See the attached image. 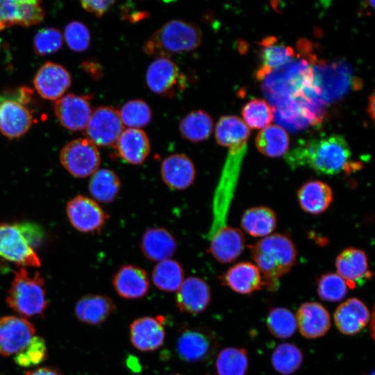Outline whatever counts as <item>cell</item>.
<instances>
[{
	"mask_svg": "<svg viewBox=\"0 0 375 375\" xmlns=\"http://www.w3.org/2000/svg\"><path fill=\"white\" fill-rule=\"evenodd\" d=\"M119 114L122 124L132 128L145 126L152 117L151 108L142 99L127 101L121 108Z\"/></svg>",
	"mask_w": 375,
	"mask_h": 375,
	"instance_id": "cell-40",
	"label": "cell"
},
{
	"mask_svg": "<svg viewBox=\"0 0 375 375\" xmlns=\"http://www.w3.org/2000/svg\"><path fill=\"white\" fill-rule=\"evenodd\" d=\"M251 257L263 276L269 290L279 287V278L290 271L297 262V249L289 237L274 233L249 247Z\"/></svg>",
	"mask_w": 375,
	"mask_h": 375,
	"instance_id": "cell-2",
	"label": "cell"
},
{
	"mask_svg": "<svg viewBox=\"0 0 375 375\" xmlns=\"http://www.w3.org/2000/svg\"><path fill=\"white\" fill-rule=\"evenodd\" d=\"M123 127L119 111L112 107L99 106L91 114L85 135L96 146L109 147L115 145Z\"/></svg>",
	"mask_w": 375,
	"mask_h": 375,
	"instance_id": "cell-11",
	"label": "cell"
},
{
	"mask_svg": "<svg viewBox=\"0 0 375 375\" xmlns=\"http://www.w3.org/2000/svg\"><path fill=\"white\" fill-rule=\"evenodd\" d=\"M266 324L269 332L281 339L290 338L297 328L295 316L289 309L283 307L270 308Z\"/></svg>",
	"mask_w": 375,
	"mask_h": 375,
	"instance_id": "cell-39",
	"label": "cell"
},
{
	"mask_svg": "<svg viewBox=\"0 0 375 375\" xmlns=\"http://www.w3.org/2000/svg\"><path fill=\"white\" fill-rule=\"evenodd\" d=\"M63 38L61 32L54 27L38 31L33 38V49L38 56H45L60 49Z\"/></svg>",
	"mask_w": 375,
	"mask_h": 375,
	"instance_id": "cell-44",
	"label": "cell"
},
{
	"mask_svg": "<svg viewBox=\"0 0 375 375\" xmlns=\"http://www.w3.org/2000/svg\"><path fill=\"white\" fill-rule=\"evenodd\" d=\"M32 94L30 88L22 87L14 94L0 95V132L6 138H19L30 129L33 116L24 105Z\"/></svg>",
	"mask_w": 375,
	"mask_h": 375,
	"instance_id": "cell-6",
	"label": "cell"
},
{
	"mask_svg": "<svg viewBox=\"0 0 375 375\" xmlns=\"http://www.w3.org/2000/svg\"><path fill=\"white\" fill-rule=\"evenodd\" d=\"M160 175L163 182L169 188L183 190L194 183L196 169L192 160L188 156L174 153L162 160Z\"/></svg>",
	"mask_w": 375,
	"mask_h": 375,
	"instance_id": "cell-19",
	"label": "cell"
},
{
	"mask_svg": "<svg viewBox=\"0 0 375 375\" xmlns=\"http://www.w3.org/2000/svg\"><path fill=\"white\" fill-rule=\"evenodd\" d=\"M26 10V0H0V31L13 25L22 26Z\"/></svg>",
	"mask_w": 375,
	"mask_h": 375,
	"instance_id": "cell-45",
	"label": "cell"
},
{
	"mask_svg": "<svg viewBox=\"0 0 375 375\" xmlns=\"http://www.w3.org/2000/svg\"><path fill=\"white\" fill-rule=\"evenodd\" d=\"M172 375H181V374H172Z\"/></svg>",
	"mask_w": 375,
	"mask_h": 375,
	"instance_id": "cell-52",
	"label": "cell"
},
{
	"mask_svg": "<svg viewBox=\"0 0 375 375\" xmlns=\"http://www.w3.org/2000/svg\"><path fill=\"white\" fill-rule=\"evenodd\" d=\"M295 318L300 333L307 339L322 337L331 328L328 311L317 302L302 303L297 311Z\"/></svg>",
	"mask_w": 375,
	"mask_h": 375,
	"instance_id": "cell-20",
	"label": "cell"
},
{
	"mask_svg": "<svg viewBox=\"0 0 375 375\" xmlns=\"http://www.w3.org/2000/svg\"><path fill=\"white\" fill-rule=\"evenodd\" d=\"M146 82L153 93L172 98L185 89L186 77L169 58L158 57L147 68Z\"/></svg>",
	"mask_w": 375,
	"mask_h": 375,
	"instance_id": "cell-10",
	"label": "cell"
},
{
	"mask_svg": "<svg viewBox=\"0 0 375 375\" xmlns=\"http://www.w3.org/2000/svg\"><path fill=\"white\" fill-rule=\"evenodd\" d=\"M369 375H374V372H372V374H370Z\"/></svg>",
	"mask_w": 375,
	"mask_h": 375,
	"instance_id": "cell-51",
	"label": "cell"
},
{
	"mask_svg": "<svg viewBox=\"0 0 375 375\" xmlns=\"http://www.w3.org/2000/svg\"><path fill=\"white\" fill-rule=\"evenodd\" d=\"M259 56L260 66L256 76L262 80L272 71L282 67L292 61L295 56L293 49L278 42L274 36H268L260 42Z\"/></svg>",
	"mask_w": 375,
	"mask_h": 375,
	"instance_id": "cell-27",
	"label": "cell"
},
{
	"mask_svg": "<svg viewBox=\"0 0 375 375\" xmlns=\"http://www.w3.org/2000/svg\"><path fill=\"white\" fill-rule=\"evenodd\" d=\"M338 274L350 289L372 277L367 255L362 250L349 247L343 250L335 259Z\"/></svg>",
	"mask_w": 375,
	"mask_h": 375,
	"instance_id": "cell-18",
	"label": "cell"
},
{
	"mask_svg": "<svg viewBox=\"0 0 375 375\" xmlns=\"http://www.w3.org/2000/svg\"><path fill=\"white\" fill-rule=\"evenodd\" d=\"M248 365L247 353L243 348H225L219 353L215 361L218 375H245Z\"/></svg>",
	"mask_w": 375,
	"mask_h": 375,
	"instance_id": "cell-37",
	"label": "cell"
},
{
	"mask_svg": "<svg viewBox=\"0 0 375 375\" xmlns=\"http://www.w3.org/2000/svg\"><path fill=\"white\" fill-rule=\"evenodd\" d=\"M115 146L120 158L133 165L143 163L151 151L149 138L140 128H128L124 130Z\"/></svg>",
	"mask_w": 375,
	"mask_h": 375,
	"instance_id": "cell-28",
	"label": "cell"
},
{
	"mask_svg": "<svg viewBox=\"0 0 375 375\" xmlns=\"http://www.w3.org/2000/svg\"><path fill=\"white\" fill-rule=\"evenodd\" d=\"M310 70L312 88L325 104L344 95L352 83L359 84L354 82L351 67L344 61L315 62Z\"/></svg>",
	"mask_w": 375,
	"mask_h": 375,
	"instance_id": "cell-5",
	"label": "cell"
},
{
	"mask_svg": "<svg viewBox=\"0 0 375 375\" xmlns=\"http://www.w3.org/2000/svg\"><path fill=\"white\" fill-rule=\"evenodd\" d=\"M249 135L247 125L235 115L221 117L215 126L217 143L228 148L247 143Z\"/></svg>",
	"mask_w": 375,
	"mask_h": 375,
	"instance_id": "cell-31",
	"label": "cell"
},
{
	"mask_svg": "<svg viewBox=\"0 0 375 375\" xmlns=\"http://www.w3.org/2000/svg\"><path fill=\"white\" fill-rule=\"evenodd\" d=\"M0 256L22 267L41 265L21 224L0 223Z\"/></svg>",
	"mask_w": 375,
	"mask_h": 375,
	"instance_id": "cell-8",
	"label": "cell"
},
{
	"mask_svg": "<svg viewBox=\"0 0 375 375\" xmlns=\"http://www.w3.org/2000/svg\"><path fill=\"white\" fill-rule=\"evenodd\" d=\"M271 362L274 369L283 375L294 373L303 362V353L292 343L278 344L272 353Z\"/></svg>",
	"mask_w": 375,
	"mask_h": 375,
	"instance_id": "cell-38",
	"label": "cell"
},
{
	"mask_svg": "<svg viewBox=\"0 0 375 375\" xmlns=\"http://www.w3.org/2000/svg\"><path fill=\"white\" fill-rule=\"evenodd\" d=\"M72 83L69 72L62 65L47 62L37 71L33 85L39 95L54 101L62 97Z\"/></svg>",
	"mask_w": 375,
	"mask_h": 375,
	"instance_id": "cell-15",
	"label": "cell"
},
{
	"mask_svg": "<svg viewBox=\"0 0 375 375\" xmlns=\"http://www.w3.org/2000/svg\"><path fill=\"white\" fill-rule=\"evenodd\" d=\"M215 334L203 326H182L178 329L176 351L181 360L190 363L207 362L217 349Z\"/></svg>",
	"mask_w": 375,
	"mask_h": 375,
	"instance_id": "cell-7",
	"label": "cell"
},
{
	"mask_svg": "<svg viewBox=\"0 0 375 375\" xmlns=\"http://www.w3.org/2000/svg\"><path fill=\"white\" fill-rule=\"evenodd\" d=\"M151 278L155 286L165 292H175L184 281V270L181 265L172 258L155 265Z\"/></svg>",
	"mask_w": 375,
	"mask_h": 375,
	"instance_id": "cell-36",
	"label": "cell"
},
{
	"mask_svg": "<svg viewBox=\"0 0 375 375\" xmlns=\"http://www.w3.org/2000/svg\"><path fill=\"white\" fill-rule=\"evenodd\" d=\"M202 32L194 23L172 19L155 31L144 43V51L149 56L166 57L188 52L198 48Z\"/></svg>",
	"mask_w": 375,
	"mask_h": 375,
	"instance_id": "cell-3",
	"label": "cell"
},
{
	"mask_svg": "<svg viewBox=\"0 0 375 375\" xmlns=\"http://www.w3.org/2000/svg\"><path fill=\"white\" fill-rule=\"evenodd\" d=\"M367 110L371 117L374 119V92L372 94L371 96H369V106H368Z\"/></svg>",
	"mask_w": 375,
	"mask_h": 375,
	"instance_id": "cell-50",
	"label": "cell"
},
{
	"mask_svg": "<svg viewBox=\"0 0 375 375\" xmlns=\"http://www.w3.org/2000/svg\"><path fill=\"white\" fill-rule=\"evenodd\" d=\"M112 285L117 294L126 299L144 297L150 288L147 272L134 265H125L114 274Z\"/></svg>",
	"mask_w": 375,
	"mask_h": 375,
	"instance_id": "cell-22",
	"label": "cell"
},
{
	"mask_svg": "<svg viewBox=\"0 0 375 375\" xmlns=\"http://www.w3.org/2000/svg\"><path fill=\"white\" fill-rule=\"evenodd\" d=\"M211 300V291L208 283L197 276L184 279L176 291L175 302L181 312L197 315L204 311Z\"/></svg>",
	"mask_w": 375,
	"mask_h": 375,
	"instance_id": "cell-17",
	"label": "cell"
},
{
	"mask_svg": "<svg viewBox=\"0 0 375 375\" xmlns=\"http://www.w3.org/2000/svg\"><path fill=\"white\" fill-rule=\"evenodd\" d=\"M116 310L112 299L106 295L87 294L76 302L75 314L82 322L99 325L104 322Z\"/></svg>",
	"mask_w": 375,
	"mask_h": 375,
	"instance_id": "cell-29",
	"label": "cell"
},
{
	"mask_svg": "<svg viewBox=\"0 0 375 375\" xmlns=\"http://www.w3.org/2000/svg\"><path fill=\"white\" fill-rule=\"evenodd\" d=\"M140 247L147 259L159 262L171 258L177 249V242L167 229L153 227L143 233Z\"/></svg>",
	"mask_w": 375,
	"mask_h": 375,
	"instance_id": "cell-26",
	"label": "cell"
},
{
	"mask_svg": "<svg viewBox=\"0 0 375 375\" xmlns=\"http://www.w3.org/2000/svg\"><path fill=\"white\" fill-rule=\"evenodd\" d=\"M64 38L69 48L76 52L84 51L90 46V31L81 22L73 21L69 23L65 26Z\"/></svg>",
	"mask_w": 375,
	"mask_h": 375,
	"instance_id": "cell-46",
	"label": "cell"
},
{
	"mask_svg": "<svg viewBox=\"0 0 375 375\" xmlns=\"http://www.w3.org/2000/svg\"><path fill=\"white\" fill-rule=\"evenodd\" d=\"M337 328L340 333L353 335L360 333L370 319L366 304L358 298H350L342 302L333 315Z\"/></svg>",
	"mask_w": 375,
	"mask_h": 375,
	"instance_id": "cell-24",
	"label": "cell"
},
{
	"mask_svg": "<svg viewBox=\"0 0 375 375\" xmlns=\"http://www.w3.org/2000/svg\"><path fill=\"white\" fill-rule=\"evenodd\" d=\"M258 150L269 157H279L288 149L290 139L286 131L278 125H271L261 130L256 138Z\"/></svg>",
	"mask_w": 375,
	"mask_h": 375,
	"instance_id": "cell-35",
	"label": "cell"
},
{
	"mask_svg": "<svg viewBox=\"0 0 375 375\" xmlns=\"http://www.w3.org/2000/svg\"><path fill=\"white\" fill-rule=\"evenodd\" d=\"M48 351L44 340L34 336L28 344L15 356V362L22 367H35L47 358Z\"/></svg>",
	"mask_w": 375,
	"mask_h": 375,
	"instance_id": "cell-43",
	"label": "cell"
},
{
	"mask_svg": "<svg viewBox=\"0 0 375 375\" xmlns=\"http://www.w3.org/2000/svg\"><path fill=\"white\" fill-rule=\"evenodd\" d=\"M221 283L241 294H249L264 285L261 273L249 262H238L219 278Z\"/></svg>",
	"mask_w": 375,
	"mask_h": 375,
	"instance_id": "cell-25",
	"label": "cell"
},
{
	"mask_svg": "<svg viewBox=\"0 0 375 375\" xmlns=\"http://www.w3.org/2000/svg\"><path fill=\"white\" fill-rule=\"evenodd\" d=\"M208 252L221 263H230L242 253L245 238L242 232L229 226L208 238Z\"/></svg>",
	"mask_w": 375,
	"mask_h": 375,
	"instance_id": "cell-23",
	"label": "cell"
},
{
	"mask_svg": "<svg viewBox=\"0 0 375 375\" xmlns=\"http://www.w3.org/2000/svg\"><path fill=\"white\" fill-rule=\"evenodd\" d=\"M25 375H62L56 368L44 367H38L26 372Z\"/></svg>",
	"mask_w": 375,
	"mask_h": 375,
	"instance_id": "cell-49",
	"label": "cell"
},
{
	"mask_svg": "<svg viewBox=\"0 0 375 375\" xmlns=\"http://www.w3.org/2000/svg\"><path fill=\"white\" fill-rule=\"evenodd\" d=\"M33 324L24 317H0V356H10L24 349L35 336Z\"/></svg>",
	"mask_w": 375,
	"mask_h": 375,
	"instance_id": "cell-13",
	"label": "cell"
},
{
	"mask_svg": "<svg viewBox=\"0 0 375 375\" xmlns=\"http://www.w3.org/2000/svg\"><path fill=\"white\" fill-rule=\"evenodd\" d=\"M66 212L73 227L85 233L99 232L108 219V215L97 202L83 195H77L69 200Z\"/></svg>",
	"mask_w": 375,
	"mask_h": 375,
	"instance_id": "cell-12",
	"label": "cell"
},
{
	"mask_svg": "<svg viewBox=\"0 0 375 375\" xmlns=\"http://www.w3.org/2000/svg\"><path fill=\"white\" fill-rule=\"evenodd\" d=\"M242 115L250 127L261 128L267 126L273 120V109L265 100L254 99L242 108Z\"/></svg>",
	"mask_w": 375,
	"mask_h": 375,
	"instance_id": "cell-42",
	"label": "cell"
},
{
	"mask_svg": "<svg viewBox=\"0 0 375 375\" xmlns=\"http://www.w3.org/2000/svg\"><path fill=\"white\" fill-rule=\"evenodd\" d=\"M88 95L68 94L53 104L54 114L65 128L77 131L85 129L92 112Z\"/></svg>",
	"mask_w": 375,
	"mask_h": 375,
	"instance_id": "cell-14",
	"label": "cell"
},
{
	"mask_svg": "<svg viewBox=\"0 0 375 375\" xmlns=\"http://www.w3.org/2000/svg\"><path fill=\"white\" fill-rule=\"evenodd\" d=\"M319 297L326 301L337 302L347 295L348 289L344 280L335 273L322 274L317 281Z\"/></svg>",
	"mask_w": 375,
	"mask_h": 375,
	"instance_id": "cell-41",
	"label": "cell"
},
{
	"mask_svg": "<svg viewBox=\"0 0 375 375\" xmlns=\"http://www.w3.org/2000/svg\"><path fill=\"white\" fill-rule=\"evenodd\" d=\"M44 283L38 272L31 275L23 267L15 271L6 298L8 306L24 318L42 317L49 304Z\"/></svg>",
	"mask_w": 375,
	"mask_h": 375,
	"instance_id": "cell-4",
	"label": "cell"
},
{
	"mask_svg": "<svg viewBox=\"0 0 375 375\" xmlns=\"http://www.w3.org/2000/svg\"><path fill=\"white\" fill-rule=\"evenodd\" d=\"M59 158L62 167L77 178L92 175L101 162L97 146L87 138L68 142L61 149Z\"/></svg>",
	"mask_w": 375,
	"mask_h": 375,
	"instance_id": "cell-9",
	"label": "cell"
},
{
	"mask_svg": "<svg viewBox=\"0 0 375 375\" xmlns=\"http://www.w3.org/2000/svg\"><path fill=\"white\" fill-rule=\"evenodd\" d=\"M213 121L206 112L201 110H192L180 122L179 131L185 140L192 142H200L208 139L212 133Z\"/></svg>",
	"mask_w": 375,
	"mask_h": 375,
	"instance_id": "cell-34",
	"label": "cell"
},
{
	"mask_svg": "<svg viewBox=\"0 0 375 375\" xmlns=\"http://www.w3.org/2000/svg\"><path fill=\"white\" fill-rule=\"evenodd\" d=\"M82 67L88 73L92 78L97 79L102 74L101 67L96 61L85 60L82 63Z\"/></svg>",
	"mask_w": 375,
	"mask_h": 375,
	"instance_id": "cell-48",
	"label": "cell"
},
{
	"mask_svg": "<svg viewBox=\"0 0 375 375\" xmlns=\"http://www.w3.org/2000/svg\"><path fill=\"white\" fill-rule=\"evenodd\" d=\"M115 3V1H81L82 7L88 12L94 14L96 17H101L108 11L110 7Z\"/></svg>",
	"mask_w": 375,
	"mask_h": 375,
	"instance_id": "cell-47",
	"label": "cell"
},
{
	"mask_svg": "<svg viewBox=\"0 0 375 375\" xmlns=\"http://www.w3.org/2000/svg\"><path fill=\"white\" fill-rule=\"evenodd\" d=\"M351 156L344 137L333 134L301 142L285 155V160L292 168L308 167L318 174L335 175L357 167Z\"/></svg>",
	"mask_w": 375,
	"mask_h": 375,
	"instance_id": "cell-1",
	"label": "cell"
},
{
	"mask_svg": "<svg viewBox=\"0 0 375 375\" xmlns=\"http://www.w3.org/2000/svg\"><path fill=\"white\" fill-rule=\"evenodd\" d=\"M301 208L308 213L318 215L324 212L333 199L331 188L326 183L311 180L306 182L297 192Z\"/></svg>",
	"mask_w": 375,
	"mask_h": 375,
	"instance_id": "cell-30",
	"label": "cell"
},
{
	"mask_svg": "<svg viewBox=\"0 0 375 375\" xmlns=\"http://www.w3.org/2000/svg\"><path fill=\"white\" fill-rule=\"evenodd\" d=\"M165 331L160 317H143L135 319L130 325L132 344L141 351H152L164 343Z\"/></svg>",
	"mask_w": 375,
	"mask_h": 375,
	"instance_id": "cell-21",
	"label": "cell"
},
{
	"mask_svg": "<svg viewBox=\"0 0 375 375\" xmlns=\"http://www.w3.org/2000/svg\"><path fill=\"white\" fill-rule=\"evenodd\" d=\"M121 181L117 174L109 169L97 170L91 176L88 190L94 199L101 203H110L119 194Z\"/></svg>",
	"mask_w": 375,
	"mask_h": 375,
	"instance_id": "cell-33",
	"label": "cell"
},
{
	"mask_svg": "<svg viewBox=\"0 0 375 375\" xmlns=\"http://www.w3.org/2000/svg\"><path fill=\"white\" fill-rule=\"evenodd\" d=\"M276 216L269 208L257 206L247 209L242 215L241 226L253 237L267 236L276 226Z\"/></svg>",
	"mask_w": 375,
	"mask_h": 375,
	"instance_id": "cell-32",
	"label": "cell"
},
{
	"mask_svg": "<svg viewBox=\"0 0 375 375\" xmlns=\"http://www.w3.org/2000/svg\"><path fill=\"white\" fill-rule=\"evenodd\" d=\"M247 149V143L228 148L224 166L214 192V203L222 206L231 205Z\"/></svg>",
	"mask_w": 375,
	"mask_h": 375,
	"instance_id": "cell-16",
	"label": "cell"
}]
</instances>
